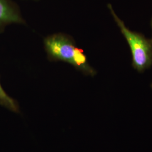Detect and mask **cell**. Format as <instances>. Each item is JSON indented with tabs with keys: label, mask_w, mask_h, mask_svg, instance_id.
<instances>
[{
	"label": "cell",
	"mask_w": 152,
	"mask_h": 152,
	"mask_svg": "<svg viewBox=\"0 0 152 152\" xmlns=\"http://www.w3.org/2000/svg\"><path fill=\"white\" fill-rule=\"evenodd\" d=\"M44 45L51 60L68 63L86 75H96L83 51L77 48L69 36L61 33L49 36L45 39Z\"/></svg>",
	"instance_id": "6da1fadb"
},
{
	"label": "cell",
	"mask_w": 152,
	"mask_h": 152,
	"mask_svg": "<svg viewBox=\"0 0 152 152\" xmlns=\"http://www.w3.org/2000/svg\"><path fill=\"white\" fill-rule=\"evenodd\" d=\"M108 8L130 48L133 67L139 72H143L152 65V39L130 31L115 14L111 4L108 5Z\"/></svg>",
	"instance_id": "7a4b0ae2"
},
{
	"label": "cell",
	"mask_w": 152,
	"mask_h": 152,
	"mask_svg": "<svg viewBox=\"0 0 152 152\" xmlns=\"http://www.w3.org/2000/svg\"><path fill=\"white\" fill-rule=\"evenodd\" d=\"M20 12L12 0H0V30L14 23H24Z\"/></svg>",
	"instance_id": "3957f363"
},
{
	"label": "cell",
	"mask_w": 152,
	"mask_h": 152,
	"mask_svg": "<svg viewBox=\"0 0 152 152\" xmlns=\"http://www.w3.org/2000/svg\"><path fill=\"white\" fill-rule=\"evenodd\" d=\"M0 105L11 112L18 113L19 111V105L16 101L10 97L2 87L0 82Z\"/></svg>",
	"instance_id": "277c9868"
},
{
	"label": "cell",
	"mask_w": 152,
	"mask_h": 152,
	"mask_svg": "<svg viewBox=\"0 0 152 152\" xmlns=\"http://www.w3.org/2000/svg\"><path fill=\"white\" fill-rule=\"evenodd\" d=\"M151 88H152V83L151 84Z\"/></svg>",
	"instance_id": "5b68a950"
},
{
	"label": "cell",
	"mask_w": 152,
	"mask_h": 152,
	"mask_svg": "<svg viewBox=\"0 0 152 152\" xmlns=\"http://www.w3.org/2000/svg\"><path fill=\"white\" fill-rule=\"evenodd\" d=\"M151 25H152V23H151Z\"/></svg>",
	"instance_id": "8992f818"
}]
</instances>
